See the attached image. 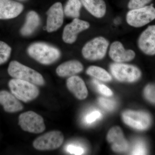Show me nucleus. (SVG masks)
Instances as JSON below:
<instances>
[{"label": "nucleus", "mask_w": 155, "mask_h": 155, "mask_svg": "<svg viewBox=\"0 0 155 155\" xmlns=\"http://www.w3.org/2000/svg\"><path fill=\"white\" fill-rule=\"evenodd\" d=\"M28 54L40 64L50 65L56 62L61 56L58 48L44 42L31 45L27 49Z\"/></svg>", "instance_id": "1"}, {"label": "nucleus", "mask_w": 155, "mask_h": 155, "mask_svg": "<svg viewBox=\"0 0 155 155\" xmlns=\"http://www.w3.org/2000/svg\"><path fill=\"white\" fill-rule=\"evenodd\" d=\"M8 72L13 78L28 81L38 86H43L45 84L44 78L40 73L17 61L11 62Z\"/></svg>", "instance_id": "2"}, {"label": "nucleus", "mask_w": 155, "mask_h": 155, "mask_svg": "<svg viewBox=\"0 0 155 155\" xmlns=\"http://www.w3.org/2000/svg\"><path fill=\"white\" fill-rule=\"evenodd\" d=\"M8 86L11 92L19 101L25 103L33 101L39 94L37 85L25 81L13 78L9 81Z\"/></svg>", "instance_id": "3"}, {"label": "nucleus", "mask_w": 155, "mask_h": 155, "mask_svg": "<svg viewBox=\"0 0 155 155\" xmlns=\"http://www.w3.org/2000/svg\"><path fill=\"white\" fill-rule=\"evenodd\" d=\"M110 43L104 37L98 36L86 43L81 51L82 55L86 60L98 61L105 57Z\"/></svg>", "instance_id": "4"}, {"label": "nucleus", "mask_w": 155, "mask_h": 155, "mask_svg": "<svg viewBox=\"0 0 155 155\" xmlns=\"http://www.w3.org/2000/svg\"><path fill=\"white\" fill-rule=\"evenodd\" d=\"M155 19V8L153 5L130 10L126 16L127 24L134 28L143 27Z\"/></svg>", "instance_id": "5"}, {"label": "nucleus", "mask_w": 155, "mask_h": 155, "mask_svg": "<svg viewBox=\"0 0 155 155\" xmlns=\"http://www.w3.org/2000/svg\"><path fill=\"white\" fill-rule=\"evenodd\" d=\"M111 73L119 81L132 83L140 78L141 73L137 67L133 65L115 63L110 67Z\"/></svg>", "instance_id": "6"}, {"label": "nucleus", "mask_w": 155, "mask_h": 155, "mask_svg": "<svg viewBox=\"0 0 155 155\" xmlns=\"http://www.w3.org/2000/svg\"><path fill=\"white\" fill-rule=\"evenodd\" d=\"M19 125L24 131L34 134L42 133L46 127L43 117L32 111H27L19 115Z\"/></svg>", "instance_id": "7"}, {"label": "nucleus", "mask_w": 155, "mask_h": 155, "mask_svg": "<svg viewBox=\"0 0 155 155\" xmlns=\"http://www.w3.org/2000/svg\"><path fill=\"white\" fill-rule=\"evenodd\" d=\"M64 135L61 131L53 130L38 137L33 143L34 147L39 150H51L59 148L64 141Z\"/></svg>", "instance_id": "8"}, {"label": "nucleus", "mask_w": 155, "mask_h": 155, "mask_svg": "<svg viewBox=\"0 0 155 155\" xmlns=\"http://www.w3.org/2000/svg\"><path fill=\"white\" fill-rule=\"evenodd\" d=\"M122 118L125 124L137 130H145L150 124L149 115L141 111H125L122 114Z\"/></svg>", "instance_id": "9"}, {"label": "nucleus", "mask_w": 155, "mask_h": 155, "mask_svg": "<svg viewBox=\"0 0 155 155\" xmlns=\"http://www.w3.org/2000/svg\"><path fill=\"white\" fill-rule=\"evenodd\" d=\"M90 24L87 21L75 18L72 22L67 24L64 27L63 31V38L64 42L68 44H72L76 41L78 35L81 32L87 30Z\"/></svg>", "instance_id": "10"}, {"label": "nucleus", "mask_w": 155, "mask_h": 155, "mask_svg": "<svg viewBox=\"0 0 155 155\" xmlns=\"http://www.w3.org/2000/svg\"><path fill=\"white\" fill-rule=\"evenodd\" d=\"M46 30L48 32L56 31L64 23V13L62 4L55 3L48 11Z\"/></svg>", "instance_id": "11"}, {"label": "nucleus", "mask_w": 155, "mask_h": 155, "mask_svg": "<svg viewBox=\"0 0 155 155\" xmlns=\"http://www.w3.org/2000/svg\"><path fill=\"white\" fill-rule=\"evenodd\" d=\"M137 45L140 50L145 54L155 55V25L149 26L142 32Z\"/></svg>", "instance_id": "12"}, {"label": "nucleus", "mask_w": 155, "mask_h": 155, "mask_svg": "<svg viewBox=\"0 0 155 155\" xmlns=\"http://www.w3.org/2000/svg\"><path fill=\"white\" fill-rule=\"evenodd\" d=\"M109 55L116 63H123L132 61L135 58V52L132 50H126L120 41L113 42L109 49Z\"/></svg>", "instance_id": "13"}, {"label": "nucleus", "mask_w": 155, "mask_h": 155, "mask_svg": "<svg viewBox=\"0 0 155 155\" xmlns=\"http://www.w3.org/2000/svg\"><path fill=\"white\" fill-rule=\"evenodd\" d=\"M107 140L112 145V149L115 152H125L129 148L128 142L119 126H115L110 129L107 135Z\"/></svg>", "instance_id": "14"}, {"label": "nucleus", "mask_w": 155, "mask_h": 155, "mask_svg": "<svg viewBox=\"0 0 155 155\" xmlns=\"http://www.w3.org/2000/svg\"><path fill=\"white\" fill-rule=\"evenodd\" d=\"M23 6L12 0H0V19H14L22 13Z\"/></svg>", "instance_id": "15"}, {"label": "nucleus", "mask_w": 155, "mask_h": 155, "mask_svg": "<svg viewBox=\"0 0 155 155\" xmlns=\"http://www.w3.org/2000/svg\"><path fill=\"white\" fill-rule=\"evenodd\" d=\"M0 105L7 113H17L23 109V106L19 100L12 93L7 91H0Z\"/></svg>", "instance_id": "16"}, {"label": "nucleus", "mask_w": 155, "mask_h": 155, "mask_svg": "<svg viewBox=\"0 0 155 155\" xmlns=\"http://www.w3.org/2000/svg\"><path fill=\"white\" fill-rule=\"evenodd\" d=\"M68 90L78 100L85 99L88 95V91L83 79L77 75L70 76L67 79Z\"/></svg>", "instance_id": "17"}, {"label": "nucleus", "mask_w": 155, "mask_h": 155, "mask_svg": "<svg viewBox=\"0 0 155 155\" xmlns=\"http://www.w3.org/2000/svg\"><path fill=\"white\" fill-rule=\"evenodd\" d=\"M83 69V65L80 61L71 60L59 65L56 69V73L60 77H70L82 72Z\"/></svg>", "instance_id": "18"}, {"label": "nucleus", "mask_w": 155, "mask_h": 155, "mask_svg": "<svg viewBox=\"0 0 155 155\" xmlns=\"http://www.w3.org/2000/svg\"><path fill=\"white\" fill-rule=\"evenodd\" d=\"M87 11L97 18L104 17L107 12V5L104 0H81Z\"/></svg>", "instance_id": "19"}, {"label": "nucleus", "mask_w": 155, "mask_h": 155, "mask_svg": "<svg viewBox=\"0 0 155 155\" xmlns=\"http://www.w3.org/2000/svg\"><path fill=\"white\" fill-rule=\"evenodd\" d=\"M40 23V18L35 11H31L26 15L25 24L20 30L23 36H27L34 33Z\"/></svg>", "instance_id": "20"}, {"label": "nucleus", "mask_w": 155, "mask_h": 155, "mask_svg": "<svg viewBox=\"0 0 155 155\" xmlns=\"http://www.w3.org/2000/svg\"><path fill=\"white\" fill-rule=\"evenodd\" d=\"M82 3L80 0H68L64 9V15L69 18H78Z\"/></svg>", "instance_id": "21"}, {"label": "nucleus", "mask_w": 155, "mask_h": 155, "mask_svg": "<svg viewBox=\"0 0 155 155\" xmlns=\"http://www.w3.org/2000/svg\"><path fill=\"white\" fill-rule=\"evenodd\" d=\"M86 73L91 77L105 82H109L112 79V76L107 71L98 66H91L89 67L87 69Z\"/></svg>", "instance_id": "22"}, {"label": "nucleus", "mask_w": 155, "mask_h": 155, "mask_svg": "<svg viewBox=\"0 0 155 155\" xmlns=\"http://www.w3.org/2000/svg\"><path fill=\"white\" fill-rule=\"evenodd\" d=\"M12 49L8 45L0 41V65L5 64L9 60L11 56Z\"/></svg>", "instance_id": "23"}, {"label": "nucleus", "mask_w": 155, "mask_h": 155, "mask_svg": "<svg viewBox=\"0 0 155 155\" xmlns=\"http://www.w3.org/2000/svg\"><path fill=\"white\" fill-rule=\"evenodd\" d=\"M98 102L101 107L108 111L113 110L116 107V103L114 101L103 97L99 98Z\"/></svg>", "instance_id": "24"}, {"label": "nucleus", "mask_w": 155, "mask_h": 155, "mask_svg": "<svg viewBox=\"0 0 155 155\" xmlns=\"http://www.w3.org/2000/svg\"><path fill=\"white\" fill-rule=\"evenodd\" d=\"M152 0H129L127 7L130 10L145 7Z\"/></svg>", "instance_id": "25"}, {"label": "nucleus", "mask_w": 155, "mask_h": 155, "mask_svg": "<svg viewBox=\"0 0 155 155\" xmlns=\"http://www.w3.org/2000/svg\"><path fill=\"white\" fill-rule=\"evenodd\" d=\"M146 153L145 145L141 141H137L136 143L131 152V153L133 155H145Z\"/></svg>", "instance_id": "26"}, {"label": "nucleus", "mask_w": 155, "mask_h": 155, "mask_svg": "<svg viewBox=\"0 0 155 155\" xmlns=\"http://www.w3.org/2000/svg\"><path fill=\"white\" fill-rule=\"evenodd\" d=\"M144 94L147 99L151 102L155 103V85H148L145 88Z\"/></svg>", "instance_id": "27"}, {"label": "nucleus", "mask_w": 155, "mask_h": 155, "mask_svg": "<svg viewBox=\"0 0 155 155\" xmlns=\"http://www.w3.org/2000/svg\"><path fill=\"white\" fill-rule=\"evenodd\" d=\"M101 114L100 111L94 110L89 113L85 118V121L87 124H91L97 121L101 117Z\"/></svg>", "instance_id": "28"}, {"label": "nucleus", "mask_w": 155, "mask_h": 155, "mask_svg": "<svg viewBox=\"0 0 155 155\" xmlns=\"http://www.w3.org/2000/svg\"><path fill=\"white\" fill-rule=\"evenodd\" d=\"M94 84L96 87L97 90L101 94L107 97H110L113 95V92L108 87L106 86L104 84L98 83L96 81H94Z\"/></svg>", "instance_id": "29"}, {"label": "nucleus", "mask_w": 155, "mask_h": 155, "mask_svg": "<svg viewBox=\"0 0 155 155\" xmlns=\"http://www.w3.org/2000/svg\"><path fill=\"white\" fill-rule=\"evenodd\" d=\"M69 153L74 155H82L84 152V150L82 147L74 145H69L66 148Z\"/></svg>", "instance_id": "30"}, {"label": "nucleus", "mask_w": 155, "mask_h": 155, "mask_svg": "<svg viewBox=\"0 0 155 155\" xmlns=\"http://www.w3.org/2000/svg\"><path fill=\"white\" fill-rule=\"evenodd\" d=\"M21 1H22V0H21Z\"/></svg>", "instance_id": "31"}]
</instances>
